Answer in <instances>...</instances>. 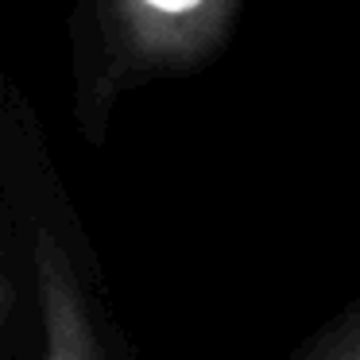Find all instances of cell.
<instances>
[{"instance_id":"3","label":"cell","mask_w":360,"mask_h":360,"mask_svg":"<svg viewBox=\"0 0 360 360\" xmlns=\"http://www.w3.org/2000/svg\"><path fill=\"white\" fill-rule=\"evenodd\" d=\"M298 360H360V310L310 345Z\"/></svg>"},{"instance_id":"2","label":"cell","mask_w":360,"mask_h":360,"mask_svg":"<svg viewBox=\"0 0 360 360\" xmlns=\"http://www.w3.org/2000/svg\"><path fill=\"white\" fill-rule=\"evenodd\" d=\"M35 298L43 326V360H105L82 279L51 229L35 233Z\"/></svg>"},{"instance_id":"4","label":"cell","mask_w":360,"mask_h":360,"mask_svg":"<svg viewBox=\"0 0 360 360\" xmlns=\"http://www.w3.org/2000/svg\"><path fill=\"white\" fill-rule=\"evenodd\" d=\"M16 275H12V264H8V244L0 240V345L8 337L12 321H16Z\"/></svg>"},{"instance_id":"1","label":"cell","mask_w":360,"mask_h":360,"mask_svg":"<svg viewBox=\"0 0 360 360\" xmlns=\"http://www.w3.org/2000/svg\"><path fill=\"white\" fill-rule=\"evenodd\" d=\"M240 0H109L120 55L136 70H182L221 47Z\"/></svg>"}]
</instances>
